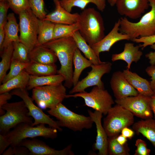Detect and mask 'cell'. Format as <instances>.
I'll list each match as a JSON object with an SVG mask.
<instances>
[{
  "mask_svg": "<svg viewBox=\"0 0 155 155\" xmlns=\"http://www.w3.org/2000/svg\"><path fill=\"white\" fill-rule=\"evenodd\" d=\"M110 83L116 100L136 96L139 94L127 81L123 72L121 71H116L113 73Z\"/></svg>",
  "mask_w": 155,
  "mask_h": 155,
  "instance_id": "cell-15",
  "label": "cell"
},
{
  "mask_svg": "<svg viewBox=\"0 0 155 155\" xmlns=\"http://www.w3.org/2000/svg\"><path fill=\"white\" fill-rule=\"evenodd\" d=\"M151 48L154 50L150 51L145 55V57L149 60V63L151 65H155V44L151 45Z\"/></svg>",
  "mask_w": 155,
  "mask_h": 155,
  "instance_id": "cell-45",
  "label": "cell"
},
{
  "mask_svg": "<svg viewBox=\"0 0 155 155\" xmlns=\"http://www.w3.org/2000/svg\"><path fill=\"white\" fill-rule=\"evenodd\" d=\"M23 100L3 105L0 108V134L5 135L12 128L22 123L32 125L33 118Z\"/></svg>",
  "mask_w": 155,
  "mask_h": 155,
  "instance_id": "cell-4",
  "label": "cell"
},
{
  "mask_svg": "<svg viewBox=\"0 0 155 155\" xmlns=\"http://www.w3.org/2000/svg\"><path fill=\"white\" fill-rule=\"evenodd\" d=\"M10 93L12 95H16L20 97L24 102L28 110V115L34 119L32 126H35L40 124H46L59 131H62V129L57 121L53 120L45 114L40 108L34 104L32 98L29 96L26 89H15L12 90Z\"/></svg>",
  "mask_w": 155,
  "mask_h": 155,
  "instance_id": "cell-12",
  "label": "cell"
},
{
  "mask_svg": "<svg viewBox=\"0 0 155 155\" xmlns=\"http://www.w3.org/2000/svg\"><path fill=\"white\" fill-rule=\"evenodd\" d=\"M47 111L57 119V121L60 127H66L74 131L90 129L94 123L90 116L76 113L62 103Z\"/></svg>",
  "mask_w": 155,
  "mask_h": 155,
  "instance_id": "cell-6",
  "label": "cell"
},
{
  "mask_svg": "<svg viewBox=\"0 0 155 155\" xmlns=\"http://www.w3.org/2000/svg\"><path fill=\"white\" fill-rule=\"evenodd\" d=\"M115 5L120 15L135 19L141 16L149 4L148 0H117Z\"/></svg>",
  "mask_w": 155,
  "mask_h": 155,
  "instance_id": "cell-16",
  "label": "cell"
},
{
  "mask_svg": "<svg viewBox=\"0 0 155 155\" xmlns=\"http://www.w3.org/2000/svg\"><path fill=\"white\" fill-rule=\"evenodd\" d=\"M65 80L64 76L60 74L42 76L30 75L26 89L30 90L38 86L57 85Z\"/></svg>",
  "mask_w": 155,
  "mask_h": 155,
  "instance_id": "cell-25",
  "label": "cell"
},
{
  "mask_svg": "<svg viewBox=\"0 0 155 155\" xmlns=\"http://www.w3.org/2000/svg\"><path fill=\"white\" fill-rule=\"evenodd\" d=\"M123 72L128 82L139 93L150 97L153 95V91L151 88L150 82L136 73L127 69L124 70Z\"/></svg>",
  "mask_w": 155,
  "mask_h": 155,
  "instance_id": "cell-21",
  "label": "cell"
},
{
  "mask_svg": "<svg viewBox=\"0 0 155 155\" xmlns=\"http://www.w3.org/2000/svg\"><path fill=\"white\" fill-rule=\"evenodd\" d=\"M65 87L62 83L36 87L32 89V98L41 108L50 109L66 98Z\"/></svg>",
  "mask_w": 155,
  "mask_h": 155,
  "instance_id": "cell-8",
  "label": "cell"
},
{
  "mask_svg": "<svg viewBox=\"0 0 155 155\" xmlns=\"http://www.w3.org/2000/svg\"><path fill=\"white\" fill-rule=\"evenodd\" d=\"M73 63L74 68L73 83V86H74L79 82V78L83 71L87 67H91L93 64L89 60L82 55L78 48L76 49L75 52Z\"/></svg>",
  "mask_w": 155,
  "mask_h": 155,
  "instance_id": "cell-30",
  "label": "cell"
},
{
  "mask_svg": "<svg viewBox=\"0 0 155 155\" xmlns=\"http://www.w3.org/2000/svg\"><path fill=\"white\" fill-rule=\"evenodd\" d=\"M55 54L60 64L57 73L62 75L65 78L64 85L68 88L73 86V57L78 48L72 37H63L53 40L43 45Z\"/></svg>",
  "mask_w": 155,
  "mask_h": 155,
  "instance_id": "cell-1",
  "label": "cell"
},
{
  "mask_svg": "<svg viewBox=\"0 0 155 155\" xmlns=\"http://www.w3.org/2000/svg\"><path fill=\"white\" fill-rule=\"evenodd\" d=\"M88 111L89 116L95 123L97 135L93 150H98L99 155H108V137L102 124V114L96 111L93 112L88 110Z\"/></svg>",
  "mask_w": 155,
  "mask_h": 155,
  "instance_id": "cell-18",
  "label": "cell"
},
{
  "mask_svg": "<svg viewBox=\"0 0 155 155\" xmlns=\"http://www.w3.org/2000/svg\"><path fill=\"white\" fill-rule=\"evenodd\" d=\"M106 115L103 126L108 137L118 136L124 128L134 123V115L117 104L112 107Z\"/></svg>",
  "mask_w": 155,
  "mask_h": 155,
  "instance_id": "cell-7",
  "label": "cell"
},
{
  "mask_svg": "<svg viewBox=\"0 0 155 155\" xmlns=\"http://www.w3.org/2000/svg\"><path fill=\"white\" fill-rule=\"evenodd\" d=\"M19 146L26 147L29 150L30 155H74L71 150L72 145H68L62 150L53 149L44 142L37 139H26L23 140Z\"/></svg>",
  "mask_w": 155,
  "mask_h": 155,
  "instance_id": "cell-14",
  "label": "cell"
},
{
  "mask_svg": "<svg viewBox=\"0 0 155 155\" xmlns=\"http://www.w3.org/2000/svg\"><path fill=\"white\" fill-rule=\"evenodd\" d=\"M55 6L54 11L46 15L45 20L55 24H72L79 22L80 14L71 13L61 5L60 0H53Z\"/></svg>",
  "mask_w": 155,
  "mask_h": 155,
  "instance_id": "cell-19",
  "label": "cell"
},
{
  "mask_svg": "<svg viewBox=\"0 0 155 155\" xmlns=\"http://www.w3.org/2000/svg\"><path fill=\"white\" fill-rule=\"evenodd\" d=\"M80 14L79 31L91 46L105 36L103 18L100 12L93 7L85 8Z\"/></svg>",
  "mask_w": 155,
  "mask_h": 155,
  "instance_id": "cell-2",
  "label": "cell"
},
{
  "mask_svg": "<svg viewBox=\"0 0 155 155\" xmlns=\"http://www.w3.org/2000/svg\"><path fill=\"white\" fill-rule=\"evenodd\" d=\"M127 138L121 134H119L116 137L117 141L121 145H124L127 141Z\"/></svg>",
  "mask_w": 155,
  "mask_h": 155,
  "instance_id": "cell-48",
  "label": "cell"
},
{
  "mask_svg": "<svg viewBox=\"0 0 155 155\" xmlns=\"http://www.w3.org/2000/svg\"><path fill=\"white\" fill-rule=\"evenodd\" d=\"M5 37V32L4 28H0V48L3 43Z\"/></svg>",
  "mask_w": 155,
  "mask_h": 155,
  "instance_id": "cell-49",
  "label": "cell"
},
{
  "mask_svg": "<svg viewBox=\"0 0 155 155\" xmlns=\"http://www.w3.org/2000/svg\"><path fill=\"white\" fill-rule=\"evenodd\" d=\"M5 37L0 52L9 44L15 42L20 41L18 32L19 25L18 24L14 13H9L7 16V20L4 27Z\"/></svg>",
  "mask_w": 155,
  "mask_h": 155,
  "instance_id": "cell-22",
  "label": "cell"
},
{
  "mask_svg": "<svg viewBox=\"0 0 155 155\" xmlns=\"http://www.w3.org/2000/svg\"><path fill=\"white\" fill-rule=\"evenodd\" d=\"M30 8L39 20H44L47 15L44 9V0H28Z\"/></svg>",
  "mask_w": 155,
  "mask_h": 155,
  "instance_id": "cell-37",
  "label": "cell"
},
{
  "mask_svg": "<svg viewBox=\"0 0 155 155\" xmlns=\"http://www.w3.org/2000/svg\"><path fill=\"white\" fill-rule=\"evenodd\" d=\"M10 146L5 135L0 134V155L2 154L6 148Z\"/></svg>",
  "mask_w": 155,
  "mask_h": 155,
  "instance_id": "cell-44",
  "label": "cell"
},
{
  "mask_svg": "<svg viewBox=\"0 0 155 155\" xmlns=\"http://www.w3.org/2000/svg\"><path fill=\"white\" fill-rule=\"evenodd\" d=\"M151 106L155 119V96L153 95L151 97Z\"/></svg>",
  "mask_w": 155,
  "mask_h": 155,
  "instance_id": "cell-50",
  "label": "cell"
},
{
  "mask_svg": "<svg viewBox=\"0 0 155 155\" xmlns=\"http://www.w3.org/2000/svg\"><path fill=\"white\" fill-rule=\"evenodd\" d=\"M9 8L7 0L0 1V28H4L7 22V13Z\"/></svg>",
  "mask_w": 155,
  "mask_h": 155,
  "instance_id": "cell-40",
  "label": "cell"
},
{
  "mask_svg": "<svg viewBox=\"0 0 155 155\" xmlns=\"http://www.w3.org/2000/svg\"><path fill=\"white\" fill-rule=\"evenodd\" d=\"M121 134L127 138L131 139L133 137L134 131L128 127L124 128L121 131Z\"/></svg>",
  "mask_w": 155,
  "mask_h": 155,
  "instance_id": "cell-47",
  "label": "cell"
},
{
  "mask_svg": "<svg viewBox=\"0 0 155 155\" xmlns=\"http://www.w3.org/2000/svg\"><path fill=\"white\" fill-rule=\"evenodd\" d=\"M18 15L20 42L30 52L36 45L40 20L30 9L20 13Z\"/></svg>",
  "mask_w": 155,
  "mask_h": 155,
  "instance_id": "cell-10",
  "label": "cell"
},
{
  "mask_svg": "<svg viewBox=\"0 0 155 155\" xmlns=\"http://www.w3.org/2000/svg\"><path fill=\"white\" fill-rule=\"evenodd\" d=\"M117 136L108 137V154L110 155H129L130 149L126 143L121 145L117 141Z\"/></svg>",
  "mask_w": 155,
  "mask_h": 155,
  "instance_id": "cell-35",
  "label": "cell"
},
{
  "mask_svg": "<svg viewBox=\"0 0 155 155\" xmlns=\"http://www.w3.org/2000/svg\"><path fill=\"white\" fill-rule=\"evenodd\" d=\"M3 155H30L29 150L22 146H10L2 153Z\"/></svg>",
  "mask_w": 155,
  "mask_h": 155,
  "instance_id": "cell-39",
  "label": "cell"
},
{
  "mask_svg": "<svg viewBox=\"0 0 155 155\" xmlns=\"http://www.w3.org/2000/svg\"><path fill=\"white\" fill-rule=\"evenodd\" d=\"M117 0H107V2L111 6H113L115 5Z\"/></svg>",
  "mask_w": 155,
  "mask_h": 155,
  "instance_id": "cell-51",
  "label": "cell"
},
{
  "mask_svg": "<svg viewBox=\"0 0 155 155\" xmlns=\"http://www.w3.org/2000/svg\"><path fill=\"white\" fill-rule=\"evenodd\" d=\"M30 75L42 76L56 74L57 66L54 63L43 64L30 61L25 69Z\"/></svg>",
  "mask_w": 155,
  "mask_h": 155,
  "instance_id": "cell-27",
  "label": "cell"
},
{
  "mask_svg": "<svg viewBox=\"0 0 155 155\" xmlns=\"http://www.w3.org/2000/svg\"><path fill=\"white\" fill-rule=\"evenodd\" d=\"M14 49L13 42L9 44L0 52L1 60L0 62V83L6 75V73L10 67Z\"/></svg>",
  "mask_w": 155,
  "mask_h": 155,
  "instance_id": "cell-32",
  "label": "cell"
},
{
  "mask_svg": "<svg viewBox=\"0 0 155 155\" xmlns=\"http://www.w3.org/2000/svg\"><path fill=\"white\" fill-rule=\"evenodd\" d=\"M44 124L34 126L28 123H22L14 127L5 136L10 146H19L24 139L42 137L46 138L54 139L57 138V129L52 127H46Z\"/></svg>",
  "mask_w": 155,
  "mask_h": 155,
  "instance_id": "cell-5",
  "label": "cell"
},
{
  "mask_svg": "<svg viewBox=\"0 0 155 155\" xmlns=\"http://www.w3.org/2000/svg\"><path fill=\"white\" fill-rule=\"evenodd\" d=\"M112 63L109 62H103L102 63L92 64L91 70L88 72L87 75L73 86L70 91L69 94L85 91L88 88L96 86L104 88V84L101 79L103 75L110 72L112 69Z\"/></svg>",
  "mask_w": 155,
  "mask_h": 155,
  "instance_id": "cell-11",
  "label": "cell"
},
{
  "mask_svg": "<svg viewBox=\"0 0 155 155\" xmlns=\"http://www.w3.org/2000/svg\"><path fill=\"white\" fill-rule=\"evenodd\" d=\"M1 0H0V1H1Z\"/></svg>",
  "mask_w": 155,
  "mask_h": 155,
  "instance_id": "cell-53",
  "label": "cell"
},
{
  "mask_svg": "<svg viewBox=\"0 0 155 155\" xmlns=\"http://www.w3.org/2000/svg\"><path fill=\"white\" fill-rule=\"evenodd\" d=\"M0 108L4 104L7 102V101L12 97V94L9 92L0 94Z\"/></svg>",
  "mask_w": 155,
  "mask_h": 155,
  "instance_id": "cell-46",
  "label": "cell"
},
{
  "mask_svg": "<svg viewBox=\"0 0 155 155\" xmlns=\"http://www.w3.org/2000/svg\"><path fill=\"white\" fill-rule=\"evenodd\" d=\"M132 41L137 43H142L140 44L142 49L143 50L148 46L155 44V35L148 36H141L134 38Z\"/></svg>",
  "mask_w": 155,
  "mask_h": 155,
  "instance_id": "cell-42",
  "label": "cell"
},
{
  "mask_svg": "<svg viewBox=\"0 0 155 155\" xmlns=\"http://www.w3.org/2000/svg\"><path fill=\"white\" fill-rule=\"evenodd\" d=\"M28 63L11 60L10 71L4 78L2 84L6 82L20 74L22 71L25 69Z\"/></svg>",
  "mask_w": 155,
  "mask_h": 155,
  "instance_id": "cell-36",
  "label": "cell"
},
{
  "mask_svg": "<svg viewBox=\"0 0 155 155\" xmlns=\"http://www.w3.org/2000/svg\"><path fill=\"white\" fill-rule=\"evenodd\" d=\"M151 97L139 94L136 96L128 97L115 102L131 112L134 116L142 119L153 118L151 106Z\"/></svg>",
  "mask_w": 155,
  "mask_h": 155,
  "instance_id": "cell-13",
  "label": "cell"
},
{
  "mask_svg": "<svg viewBox=\"0 0 155 155\" xmlns=\"http://www.w3.org/2000/svg\"><path fill=\"white\" fill-rule=\"evenodd\" d=\"M148 1L150 10L138 22H131L125 17L120 18L119 31L128 35L131 40L140 37L155 35V0Z\"/></svg>",
  "mask_w": 155,
  "mask_h": 155,
  "instance_id": "cell-3",
  "label": "cell"
},
{
  "mask_svg": "<svg viewBox=\"0 0 155 155\" xmlns=\"http://www.w3.org/2000/svg\"><path fill=\"white\" fill-rule=\"evenodd\" d=\"M154 94L153 95L155 96V89L153 90Z\"/></svg>",
  "mask_w": 155,
  "mask_h": 155,
  "instance_id": "cell-52",
  "label": "cell"
},
{
  "mask_svg": "<svg viewBox=\"0 0 155 155\" xmlns=\"http://www.w3.org/2000/svg\"><path fill=\"white\" fill-rule=\"evenodd\" d=\"M60 1L62 7L70 12L74 7H78L83 10L90 3L95 5L98 9L102 12L106 6V0H60Z\"/></svg>",
  "mask_w": 155,
  "mask_h": 155,
  "instance_id": "cell-29",
  "label": "cell"
},
{
  "mask_svg": "<svg viewBox=\"0 0 155 155\" xmlns=\"http://www.w3.org/2000/svg\"><path fill=\"white\" fill-rule=\"evenodd\" d=\"M30 75L25 69L23 70L17 76L1 84L0 94L16 89H26Z\"/></svg>",
  "mask_w": 155,
  "mask_h": 155,
  "instance_id": "cell-26",
  "label": "cell"
},
{
  "mask_svg": "<svg viewBox=\"0 0 155 155\" xmlns=\"http://www.w3.org/2000/svg\"><path fill=\"white\" fill-rule=\"evenodd\" d=\"M14 49L11 60L28 63L30 62V51L24 44L20 41L13 42Z\"/></svg>",
  "mask_w": 155,
  "mask_h": 155,
  "instance_id": "cell-34",
  "label": "cell"
},
{
  "mask_svg": "<svg viewBox=\"0 0 155 155\" xmlns=\"http://www.w3.org/2000/svg\"><path fill=\"white\" fill-rule=\"evenodd\" d=\"M120 19L116 22L111 31L100 41L90 46L96 55L99 57V54L105 51L109 52L113 45L122 40H130L127 34L119 32Z\"/></svg>",
  "mask_w": 155,
  "mask_h": 155,
  "instance_id": "cell-17",
  "label": "cell"
},
{
  "mask_svg": "<svg viewBox=\"0 0 155 155\" xmlns=\"http://www.w3.org/2000/svg\"><path fill=\"white\" fill-rule=\"evenodd\" d=\"M132 129L137 134H141L155 147V119H143L133 124Z\"/></svg>",
  "mask_w": 155,
  "mask_h": 155,
  "instance_id": "cell-24",
  "label": "cell"
},
{
  "mask_svg": "<svg viewBox=\"0 0 155 155\" xmlns=\"http://www.w3.org/2000/svg\"><path fill=\"white\" fill-rule=\"evenodd\" d=\"M80 28L79 22L72 24H55L53 40L63 37H73L75 32L79 31Z\"/></svg>",
  "mask_w": 155,
  "mask_h": 155,
  "instance_id": "cell-33",
  "label": "cell"
},
{
  "mask_svg": "<svg viewBox=\"0 0 155 155\" xmlns=\"http://www.w3.org/2000/svg\"><path fill=\"white\" fill-rule=\"evenodd\" d=\"M147 74L151 77L150 83L151 88L153 90L155 89V65L148 66L146 69Z\"/></svg>",
  "mask_w": 155,
  "mask_h": 155,
  "instance_id": "cell-43",
  "label": "cell"
},
{
  "mask_svg": "<svg viewBox=\"0 0 155 155\" xmlns=\"http://www.w3.org/2000/svg\"><path fill=\"white\" fill-rule=\"evenodd\" d=\"M9 8L15 13H20L30 8L28 0H7Z\"/></svg>",
  "mask_w": 155,
  "mask_h": 155,
  "instance_id": "cell-38",
  "label": "cell"
},
{
  "mask_svg": "<svg viewBox=\"0 0 155 155\" xmlns=\"http://www.w3.org/2000/svg\"><path fill=\"white\" fill-rule=\"evenodd\" d=\"M55 24L47 20H40L36 46L43 45L53 40Z\"/></svg>",
  "mask_w": 155,
  "mask_h": 155,
  "instance_id": "cell-31",
  "label": "cell"
},
{
  "mask_svg": "<svg viewBox=\"0 0 155 155\" xmlns=\"http://www.w3.org/2000/svg\"><path fill=\"white\" fill-rule=\"evenodd\" d=\"M30 56V61L43 64L54 63L58 59L53 51L43 45L35 46Z\"/></svg>",
  "mask_w": 155,
  "mask_h": 155,
  "instance_id": "cell-23",
  "label": "cell"
},
{
  "mask_svg": "<svg viewBox=\"0 0 155 155\" xmlns=\"http://www.w3.org/2000/svg\"><path fill=\"white\" fill-rule=\"evenodd\" d=\"M140 47V45L135 46L133 43H126L123 51L112 55L111 60L113 62L118 60L124 61L127 64V69L129 70L132 63L137 62L143 55L142 52L139 50Z\"/></svg>",
  "mask_w": 155,
  "mask_h": 155,
  "instance_id": "cell-20",
  "label": "cell"
},
{
  "mask_svg": "<svg viewBox=\"0 0 155 155\" xmlns=\"http://www.w3.org/2000/svg\"><path fill=\"white\" fill-rule=\"evenodd\" d=\"M72 37L77 48L93 64L98 65L103 62L100 61L99 57L96 55L91 47L82 36L79 31L75 32Z\"/></svg>",
  "mask_w": 155,
  "mask_h": 155,
  "instance_id": "cell-28",
  "label": "cell"
},
{
  "mask_svg": "<svg viewBox=\"0 0 155 155\" xmlns=\"http://www.w3.org/2000/svg\"><path fill=\"white\" fill-rule=\"evenodd\" d=\"M80 97L83 98L85 105L106 115L114 104V101L108 91L95 86L89 92H84L67 95L66 98Z\"/></svg>",
  "mask_w": 155,
  "mask_h": 155,
  "instance_id": "cell-9",
  "label": "cell"
},
{
  "mask_svg": "<svg viewBox=\"0 0 155 155\" xmlns=\"http://www.w3.org/2000/svg\"><path fill=\"white\" fill-rule=\"evenodd\" d=\"M136 149L134 155H149L151 150L148 148L146 142L141 139H137L135 141Z\"/></svg>",
  "mask_w": 155,
  "mask_h": 155,
  "instance_id": "cell-41",
  "label": "cell"
}]
</instances>
